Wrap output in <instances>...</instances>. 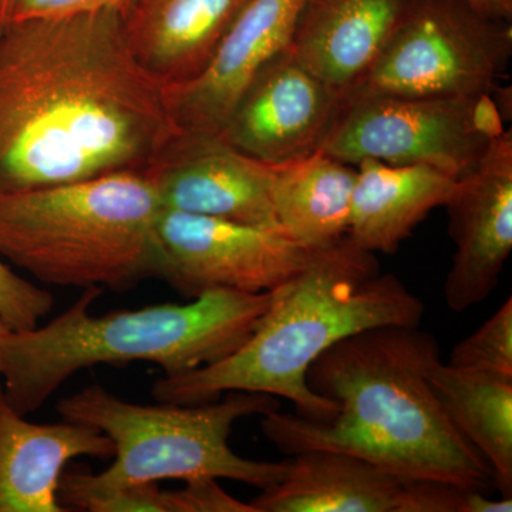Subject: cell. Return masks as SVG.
Listing matches in <instances>:
<instances>
[{
  "label": "cell",
  "mask_w": 512,
  "mask_h": 512,
  "mask_svg": "<svg viewBox=\"0 0 512 512\" xmlns=\"http://www.w3.org/2000/svg\"><path fill=\"white\" fill-rule=\"evenodd\" d=\"M278 409V397L249 392H229L201 404H137L99 384L57 404L63 420L93 427L113 443L114 461L107 470H83L90 483L101 487L227 478L265 490L285 477L288 460H249L238 456L228 440L237 421Z\"/></svg>",
  "instance_id": "6"
},
{
  "label": "cell",
  "mask_w": 512,
  "mask_h": 512,
  "mask_svg": "<svg viewBox=\"0 0 512 512\" xmlns=\"http://www.w3.org/2000/svg\"><path fill=\"white\" fill-rule=\"evenodd\" d=\"M168 512H256L228 494L215 478L187 481L183 490L165 491Z\"/></svg>",
  "instance_id": "24"
},
{
  "label": "cell",
  "mask_w": 512,
  "mask_h": 512,
  "mask_svg": "<svg viewBox=\"0 0 512 512\" xmlns=\"http://www.w3.org/2000/svg\"><path fill=\"white\" fill-rule=\"evenodd\" d=\"M272 168V205L281 231L309 251L348 235L356 181L353 165L318 150Z\"/></svg>",
  "instance_id": "19"
},
{
  "label": "cell",
  "mask_w": 512,
  "mask_h": 512,
  "mask_svg": "<svg viewBox=\"0 0 512 512\" xmlns=\"http://www.w3.org/2000/svg\"><path fill=\"white\" fill-rule=\"evenodd\" d=\"M429 380L444 410L493 473L494 488L512 495V380L457 369L443 360Z\"/></svg>",
  "instance_id": "20"
},
{
  "label": "cell",
  "mask_w": 512,
  "mask_h": 512,
  "mask_svg": "<svg viewBox=\"0 0 512 512\" xmlns=\"http://www.w3.org/2000/svg\"><path fill=\"white\" fill-rule=\"evenodd\" d=\"M134 0H16L13 20L64 18L82 13L114 12L127 15Z\"/></svg>",
  "instance_id": "25"
},
{
  "label": "cell",
  "mask_w": 512,
  "mask_h": 512,
  "mask_svg": "<svg viewBox=\"0 0 512 512\" xmlns=\"http://www.w3.org/2000/svg\"><path fill=\"white\" fill-rule=\"evenodd\" d=\"M101 292L83 289L47 325L6 333L0 387L16 412H36L70 377L97 365L148 362L164 376L214 365L251 336L271 302V292L214 291L187 303L92 315Z\"/></svg>",
  "instance_id": "4"
},
{
  "label": "cell",
  "mask_w": 512,
  "mask_h": 512,
  "mask_svg": "<svg viewBox=\"0 0 512 512\" xmlns=\"http://www.w3.org/2000/svg\"><path fill=\"white\" fill-rule=\"evenodd\" d=\"M181 134L119 13L0 30V194L146 171Z\"/></svg>",
  "instance_id": "1"
},
{
  "label": "cell",
  "mask_w": 512,
  "mask_h": 512,
  "mask_svg": "<svg viewBox=\"0 0 512 512\" xmlns=\"http://www.w3.org/2000/svg\"><path fill=\"white\" fill-rule=\"evenodd\" d=\"M505 130L491 94L342 97L319 151L350 165H430L458 180Z\"/></svg>",
  "instance_id": "8"
},
{
  "label": "cell",
  "mask_w": 512,
  "mask_h": 512,
  "mask_svg": "<svg viewBox=\"0 0 512 512\" xmlns=\"http://www.w3.org/2000/svg\"><path fill=\"white\" fill-rule=\"evenodd\" d=\"M59 501L66 511L168 512L167 493L158 483L101 487L90 483L83 470L67 468L60 480Z\"/></svg>",
  "instance_id": "21"
},
{
  "label": "cell",
  "mask_w": 512,
  "mask_h": 512,
  "mask_svg": "<svg viewBox=\"0 0 512 512\" xmlns=\"http://www.w3.org/2000/svg\"><path fill=\"white\" fill-rule=\"evenodd\" d=\"M466 2L487 18L511 22L512 0H466Z\"/></svg>",
  "instance_id": "26"
},
{
  "label": "cell",
  "mask_w": 512,
  "mask_h": 512,
  "mask_svg": "<svg viewBox=\"0 0 512 512\" xmlns=\"http://www.w3.org/2000/svg\"><path fill=\"white\" fill-rule=\"evenodd\" d=\"M147 173L165 210L279 228L272 205L274 168L220 137L183 133Z\"/></svg>",
  "instance_id": "13"
},
{
  "label": "cell",
  "mask_w": 512,
  "mask_h": 512,
  "mask_svg": "<svg viewBox=\"0 0 512 512\" xmlns=\"http://www.w3.org/2000/svg\"><path fill=\"white\" fill-rule=\"evenodd\" d=\"M412 481L352 454L303 451L251 505L256 512H407Z\"/></svg>",
  "instance_id": "17"
},
{
  "label": "cell",
  "mask_w": 512,
  "mask_h": 512,
  "mask_svg": "<svg viewBox=\"0 0 512 512\" xmlns=\"http://www.w3.org/2000/svg\"><path fill=\"white\" fill-rule=\"evenodd\" d=\"M338 104V93L288 49L249 84L218 137L262 163H289L319 150Z\"/></svg>",
  "instance_id": "12"
},
{
  "label": "cell",
  "mask_w": 512,
  "mask_h": 512,
  "mask_svg": "<svg viewBox=\"0 0 512 512\" xmlns=\"http://www.w3.org/2000/svg\"><path fill=\"white\" fill-rule=\"evenodd\" d=\"M356 167L348 237L372 254H394L457 187V178L430 165H390L367 158Z\"/></svg>",
  "instance_id": "18"
},
{
  "label": "cell",
  "mask_w": 512,
  "mask_h": 512,
  "mask_svg": "<svg viewBox=\"0 0 512 512\" xmlns=\"http://www.w3.org/2000/svg\"><path fill=\"white\" fill-rule=\"evenodd\" d=\"M9 330V328H6L5 323L0 320V343H2V339L5 338V335L9 332Z\"/></svg>",
  "instance_id": "28"
},
{
  "label": "cell",
  "mask_w": 512,
  "mask_h": 512,
  "mask_svg": "<svg viewBox=\"0 0 512 512\" xmlns=\"http://www.w3.org/2000/svg\"><path fill=\"white\" fill-rule=\"evenodd\" d=\"M52 293L22 278L0 259V320L13 332L32 330L52 312Z\"/></svg>",
  "instance_id": "23"
},
{
  "label": "cell",
  "mask_w": 512,
  "mask_h": 512,
  "mask_svg": "<svg viewBox=\"0 0 512 512\" xmlns=\"http://www.w3.org/2000/svg\"><path fill=\"white\" fill-rule=\"evenodd\" d=\"M113 456L106 434L74 421L32 423L10 406L0 387V512H64L59 487L67 464Z\"/></svg>",
  "instance_id": "14"
},
{
  "label": "cell",
  "mask_w": 512,
  "mask_h": 512,
  "mask_svg": "<svg viewBox=\"0 0 512 512\" xmlns=\"http://www.w3.org/2000/svg\"><path fill=\"white\" fill-rule=\"evenodd\" d=\"M447 365L512 380V299L500 306L466 339L457 343Z\"/></svg>",
  "instance_id": "22"
},
{
  "label": "cell",
  "mask_w": 512,
  "mask_h": 512,
  "mask_svg": "<svg viewBox=\"0 0 512 512\" xmlns=\"http://www.w3.org/2000/svg\"><path fill=\"white\" fill-rule=\"evenodd\" d=\"M251 0H134L124 35L141 66L167 87L195 79Z\"/></svg>",
  "instance_id": "16"
},
{
  "label": "cell",
  "mask_w": 512,
  "mask_h": 512,
  "mask_svg": "<svg viewBox=\"0 0 512 512\" xmlns=\"http://www.w3.org/2000/svg\"><path fill=\"white\" fill-rule=\"evenodd\" d=\"M410 0H309L291 55L343 96L399 28Z\"/></svg>",
  "instance_id": "15"
},
{
  "label": "cell",
  "mask_w": 512,
  "mask_h": 512,
  "mask_svg": "<svg viewBox=\"0 0 512 512\" xmlns=\"http://www.w3.org/2000/svg\"><path fill=\"white\" fill-rule=\"evenodd\" d=\"M309 0H251L222 37L205 69L168 87L175 123L184 134L218 137L249 84L292 45Z\"/></svg>",
  "instance_id": "11"
},
{
  "label": "cell",
  "mask_w": 512,
  "mask_h": 512,
  "mask_svg": "<svg viewBox=\"0 0 512 512\" xmlns=\"http://www.w3.org/2000/svg\"><path fill=\"white\" fill-rule=\"evenodd\" d=\"M439 342L419 326L363 330L309 367L312 392L338 404L328 421L275 412L261 416L282 453L338 451L413 481L490 493L493 473L444 410L429 380Z\"/></svg>",
  "instance_id": "2"
},
{
  "label": "cell",
  "mask_w": 512,
  "mask_h": 512,
  "mask_svg": "<svg viewBox=\"0 0 512 512\" xmlns=\"http://www.w3.org/2000/svg\"><path fill=\"white\" fill-rule=\"evenodd\" d=\"M15 5L16 0H0V30L5 29L12 22Z\"/></svg>",
  "instance_id": "27"
},
{
  "label": "cell",
  "mask_w": 512,
  "mask_h": 512,
  "mask_svg": "<svg viewBox=\"0 0 512 512\" xmlns=\"http://www.w3.org/2000/svg\"><path fill=\"white\" fill-rule=\"evenodd\" d=\"M511 55V22L487 18L466 0H410L375 62L340 99L491 94Z\"/></svg>",
  "instance_id": "7"
},
{
  "label": "cell",
  "mask_w": 512,
  "mask_h": 512,
  "mask_svg": "<svg viewBox=\"0 0 512 512\" xmlns=\"http://www.w3.org/2000/svg\"><path fill=\"white\" fill-rule=\"evenodd\" d=\"M424 303L372 252L345 238L316 249L271 302L235 352L201 369L163 376L151 387L157 402L201 404L229 392L284 397L306 419L328 421L338 404L312 392L309 367L340 340L363 330L420 326Z\"/></svg>",
  "instance_id": "3"
},
{
  "label": "cell",
  "mask_w": 512,
  "mask_h": 512,
  "mask_svg": "<svg viewBox=\"0 0 512 512\" xmlns=\"http://www.w3.org/2000/svg\"><path fill=\"white\" fill-rule=\"evenodd\" d=\"M448 234L456 245L444 284L451 311L483 303L497 288L512 249V133L487 147L476 167L458 178L444 205Z\"/></svg>",
  "instance_id": "10"
},
{
  "label": "cell",
  "mask_w": 512,
  "mask_h": 512,
  "mask_svg": "<svg viewBox=\"0 0 512 512\" xmlns=\"http://www.w3.org/2000/svg\"><path fill=\"white\" fill-rule=\"evenodd\" d=\"M160 211L147 170L0 194V256L43 284L128 291L157 279Z\"/></svg>",
  "instance_id": "5"
},
{
  "label": "cell",
  "mask_w": 512,
  "mask_h": 512,
  "mask_svg": "<svg viewBox=\"0 0 512 512\" xmlns=\"http://www.w3.org/2000/svg\"><path fill=\"white\" fill-rule=\"evenodd\" d=\"M157 279L191 301L204 293L271 292L308 261L279 228L161 208L156 224Z\"/></svg>",
  "instance_id": "9"
}]
</instances>
